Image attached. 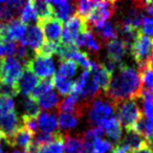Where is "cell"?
<instances>
[{"label":"cell","mask_w":153,"mask_h":153,"mask_svg":"<svg viewBox=\"0 0 153 153\" xmlns=\"http://www.w3.org/2000/svg\"><path fill=\"white\" fill-rule=\"evenodd\" d=\"M112 74L110 83L104 92L105 98L114 106L123 101L142 98V85L137 68L122 63Z\"/></svg>","instance_id":"obj_1"},{"label":"cell","mask_w":153,"mask_h":153,"mask_svg":"<svg viewBox=\"0 0 153 153\" xmlns=\"http://www.w3.org/2000/svg\"><path fill=\"white\" fill-rule=\"evenodd\" d=\"M140 99H132V100H126L115 106V115L119 120L122 127L126 130L131 129L136 122L140 119L143 115V109L140 108Z\"/></svg>","instance_id":"obj_2"},{"label":"cell","mask_w":153,"mask_h":153,"mask_svg":"<svg viewBox=\"0 0 153 153\" xmlns=\"http://www.w3.org/2000/svg\"><path fill=\"white\" fill-rule=\"evenodd\" d=\"M88 110V122L92 127H100L103 122L115 115V106L102 94L91 101Z\"/></svg>","instance_id":"obj_3"},{"label":"cell","mask_w":153,"mask_h":153,"mask_svg":"<svg viewBox=\"0 0 153 153\" xmlns=\"http://www.w3.org/2000/svg\"><path fill=\"white\" fill-rule=\"evenodd\" d=\"M117 3L114 1H99L96 9L85 19L89 30L100 28L115 13Z\"/></svg>","instance_id":"obj_4"},{"label":"cell","mask_w":153,"mask_h":153,"mask_svg":"<svg viewBox=\"0 0 153 153\" xmlns=\"http://www.w3.org/2000/svg\"><path fill=\"white\" fill-rule=\"evenodd\" d=\"M131 56L137 63V68L148 65L150 58L153 56V39L140 33L130 49Z\"/></svg>","instance_id":"obj_5"},{"label":"cell","mask_w":153,"mask_h":153,"mask_svg":"<svg viewBox=\"0 0 153 153\" xmlns=\"http://www.w3.org/2000/svg\"><path fill=\"white\" fill-rule=\"evenodd\" d=\"M88 30L85 19L78 15H74L70 19L64 23L62 26V35H61V44L70 45L74 44V40L81 34Z\"/></svg>","instance_id":"obj_6"},{"label":"cell","mask_w":153,"mask_h":153,"mask_svg":"<svg viewBox=\"0 0 153 153\" xmlns=\"http://www.w3.org/2000/svg\"><path fill=\"white\" fill-rule=\"evenodd\" d=\"M24 70V66L16 58L9 57L1 59L0 81L10 85H16Z\"/></svg>","instance_id":"obj_7"},{"label":"cell","mask_w":153,"mask_h":153,"mask_svg":"<svg viewBox=\"0 0 153 153\" xmlns=\"http://www.w3.org/2000/svg\"><path fill=\"white\" fill-rule=\"evenodd\" d=\"M26 68L30 70L37 78L45 80L55 72V64L51 58L42 57V56L35 55L25 65Z\"/></svg>","instance_id":"obj_8"},{"label":"cell","mask_w":153,"mask_h":153,"mask_svg":"<svg viewBox=\"0 0 153 153\" xmlns=\"http://www.w3.org/2000/svg\"><path fill=\"white\" fill-rule=\"evenodd\" d=\"M21 127V117H19L15 110L4 114H0V133L3 135V140L11 137Z\"/></svg>","instance_id":"obj_9"},{"label":"cell","mask_w":153,"mask_h":153,"mask_svg":"<svg viewBox=\"0 0 153 153\" xmlns=\"http://www.w3.org/2000/svg\"><path fill=\"white\" fill-rule=\"evenodd\" d=\"M19 43L24 46H28L36 53L44 43V36L41 27L38 24H30L26 26L24 37Z\"/></svg>","instance_id":"obj_10"},{"label":"cell","mask_w":153,"mask_h":153,"mask_svg":"<svg viewBox=\"0 0 153 153\" xmlns=\"http://www.w3.org/2000/svg\"><path fill=\"white\" fill-rule=\"evenodd\" d=\"M39 26L41 27L43 36L45 37L46 41L48 42H60L62 35V22L56 18L51 17L49 19L43 20L38 22Z\"/></svg>","instance_id":"obj_11"},{"label":"cell","mask_w":153,"mask_h":153,"mask_svg":"<svg viewBox=\"0 0 153 153\" xmlns=\"http://www.w3.org/2000/svg\"><path fill=\"white\" fill-rule=\"evenodd\" d=\"M53 9V18L58 19L59 21L65 23L68 19L74 15L76 12V1H61V0H55V1H48Z\"/></svg>","instance_id":"obj_12"},{"label":"cell","mask_w":153,"mask_h":153,"mask_svg":"<svg viewBox=\"0 0 153 153\" xmlns=\"http://www.w3.org/2000/svg\"><path fill=\"white\" fill-rule=\"evenodd\" d=\"M39 83V79L30 71L28 68L24 67V70L20 76L19 81L17 82L16 86L19 94H22L23 96L28 97L33 92V90L36 88V86Z\"/></svg>","instance_id":"obj_13"},{"label":"cell","mask_w":153,"mask_h":153,"mask_svg":"<svg viewBox=\"0 0 153 153\" xmlns=\"http://www.w3.org/2000/svg\"><path fill=\"white\" fill-rule=\"evenodd\" d=\"M74 44L76 45L78 48L86 47L87 51L94 56L99 55V53H100V51H101V44L99 43L98 39L94 37V35L92 34L91 30H87L86 32H84L83 34L78 36V38L74 40Z\"/></svg>","instance_id":"obj_14"},{"label":"cell","mask_w":153,"mask_h":153,"mask_svg":"<svg viewBox=\"0 0 153 153\" xmlns=\"http://www.w3.org/2000/svg\"><path fill=\"white\" fill-rule=\"evenodd\" d=\"M99 42L108 43L112 40H115L119 36V25L117 23H113L111 21H107L100 28L91 30Z\"/></svg>","instance_id":"obj_15"},{"label":"cell","mask_w":153,"mask_h":153,"mask_svg":"<svg viewBox=\"0 0 153 153\" xmlns=\"http://www.w3.org/2000/svg\"><path fill=\"white\" fill-rule=\"evenodd\" d=\"M100 127L106 133V135L112 140L114 146L121 142L122 136H123V130H122V126L119 120L117 119V115L109 117L108 120L103 122Z\"/></svg>","instance_id":"obj_16"},{"label":"cell","mask_w":153,"mask_h":153,"mask_svg":"<svg viewBox=\"0 0 153 153\" xmlns=\"http://www.w3.org/2000/svg\"><path fill=\"white\" fill-rule=\"evenodd\" d=\"M119 144H121L122 146L125 147L129 152L138 150V149H142L149 145L147 140H145L142 135L136 133L133 129L126 130L125 136H124V138H122Z\"/></svg>","instance_id":"obj_17"},{"label":"cell","mask_w":153,"mask_h":153,"mask_svg":"<svg viewBox=\"0 0 153 153\" xmlns=\"http://www.w3.org/2000/svg\"><path fill=\"white\" fill-rule=\"evenodd\" d=\"M38 131L43 133H53L58 129V117L53 112H40L37 117Z\"/></svg>","instance_id":"obj_18"},{"label":"cell","mask_w":153,"mask_h":153,"mask_svg":"<svg viewBox=\"0 0 153 153\" xmlns=\"http://www.w3.org/2000/svg\"><path fill=\"white\" fill-rule=\"evenodd\" d=\"M5 142H7V145L12 147H18V148L26 150L33 142V134L24 127H21L11 137L7 138Z\"/></svg>","instance_id":"obj_19"},{"label":"cell","mask_w":153,"mask_h":153,"mask_svg":"<svg viewBox=\"0 0 153 153\" xmlns=\"http://www.w3.org/2000/svg\"><path fill=\"white\" fill-rule=\"evenodd\" d=\"M107 57L106 60L110 62H113L115 64H122V60L125 57L127 49L124 46V44L121 42V40H112L106 44Z\"/></svg>","instance_id":"obj_20"},{"label":"cell","mask_w":153,"mask_h":153,"mask_svg":"<svg viewBox=\"0 0 153 153\" xmlns=\"http://www.w3.org/2000/svg\"><path fill=\"white\" fill-rule=\"evenodd\" d=\"M21 117H37L40 114V107L37 100L32 97H24L20 101Z\"/></svg>","instance_id":"obj_21"},{"label":"cell","mask_w":153,"mask_h":153,"mask_svg":"<svg viewBox=\"0 0 153 153\" xmlns=\"http://www.w3.org/2000/svg\"><path fill=\"white\" fill-rule=\"evenodd\" d=\"M35 153H64V133L59 132L51 143L37 146Z\"/></svg>","instance_id":"obj_22"},{"label":"cell","mask_w":153,"mask_h":153,"mask_svg":"<svg viewBox=\"0 0 153 153\" xmlns=\"http://www.w3.org/2000/svg\"><path fill=\"white\" fill-rule=\"evenodd\" d=\"M51 81H53V86L57 89L59 94L67 97L71 94L72 86H74V81L71 79H67V78H64L60 74H55Z\"/></svg>","instance_id":"obj_23"},{"label":"cell","mask_w":153,"mask_h":153,"mask_svg":"<svg viewBox=\"0 0 153 153\" xmlns=\"http://www.w3.org/2000/svg\"><path fill=\"white\" fill-rule=\"evenodd\" d=\"M64 150L65 153H80L82 151V134L70 135L64 133Z\"/></svg>","instance_id":"obj_24"},{"label":"cell","mask_w":153,"mask_h":153,"mask_svg":"<svg viewBox=\"0 0 153 153\" xmlns=\"http://www.w3.org/2000/svg\"><path fill=\"white\" fill-rule=\"evenodd\" d=\"M140 79L142 91L152 92L153 91V69L148 65L142 68H137Z\"/></svg>","instance_id":"obj_25"},{"label":"cell","mask_w":153,"mask_h":153,"mask_svg":"<svg viewBox=\"0 0 153 153\" xmlns=\"http://www.w3.org/2000/svg\"><path fill=\"white\" fill-rule=\"evenodd\" d=\"M32 2L38 22L53 17V9H51L48 1H40L39 0V1H32Z\"/></svg>","instance_id":"obj_26"},{"label":"cell","mask_w":153,"mask_h":153,"mask_svg":"<svg viewBox=\"0 0 153 153\" xmlns=\"http://www.w3.org/2000/svg\"><path fill=\"white\" fill-rule=\"evenodd\" d=\"M79 119L74 114L60 113L58 117V127H60L65 133H69L70 130L74 129L78 125Z\"/></svg>","instance_id":"obj_27"},{"label":"cell","mask_w":153,"mask_h":153,"mask_svg":"<svg viewBox=\"0 0 153 153\" xmlns=\"http://www.w3.org/2000/svg\"><path fill=\"white\" fill-rule=\"evenodd\" d=\"M38 104L39 107L43 110H51L53 108L58 107L60 103V98L59 94H56V92H48V94H45L44 96L40 97L38 99Z\"/></svg>","instance_id":"obj_28"},{"label":"cell","mask_w":153,"mask_h":153,"mask_svg":"<svg viewBox=\"0 0 153 153\" xmlns=\"http://www.w3.org/2000/svg\"><path fill=\"white\" fill-rule=\"evenodd\" d=\"M131 129H133L136 133L142 135L145 140H147V142H148L149 138L151 137V135H152V133H153V126L151 125L146 120V117H140Z\"/></svg>","instance_id":"obj_29"},{"label":"cell","mask_w":153,"mask_h":153,"mask_svg":"<svg viewBox=\"0 0 153 153\" xmlns=\"http://www.w3.org/2000/svg\"><path fill=\"white\" fill-rule=\"evenodd\" d=\"M78 100L74 98L72 94L65 97L58 105V112L59 113H69V114H74L78 105Z\"/></svg>","instance_id":"obj_30"},{"label":"cell","mask_w":153,"mask_h":153,"mask_svg":"<svg viewBox=\"0 0 153 153\" xmlns=\"http://www.w3.org/2000/svg\"><path fill=\"white\" fill-rule=\"evenodd\" d=\"M19 20L23 24H25V25L26 24L30 25V24H33L34 22H38L32 1H27V2L24 3L23 7H22L21 14L19 16Z\"/></svg>","instance_id":"obj_31"},{"label":"cell","mask_w":153,"mask_h":153,"mask_svg":"<svg viewBox=\"0 0 153 153\" xmlns=\"http://www.w3.org/2000/svg\"><path fill=\"white\" fill-rule=\"evenodd\" d=\"M98 2L99 1H86V0H81L76 2V15L82 17L83 19H86L90 15V13L96 9Z\"/></svg>","instance_id":"obj_32"},{"label":"cell","mask_w":153,"mask_h":153,"mask_svg":"<svg viewBox=\"0 0 153 153\" xmlns=\"http://www.w3.org/2000/svg\"><path fill=\"white\" fill-rule=\"evenodd\" d=\"M78 66L71 60H66V61H61L59 65V69L56 74H60V76L67 78V79H71L74 76H76Z\"/></svg>","instance_id":"obj_33"},{"label":"cell","mask_w":153,"mask_h":153,"mask_svg":"<svg viewBox=\"0 0 153 153\" xmlns=\"http://www.w3.org/2000/svg\"><path fill=\"white\" fill-rule=\"evenodd\" d=\"M142 99L144 100V113L146 115V120L153 126V96L152 92L142 91Z\"/></svg>","instance_id":"obj_34"},{"label":"cell","mask_w":153,"mask_h":153,"mask_svg":"<svg viewBox=\"0 0 153 153\" xmlns=\"http://www.w3.org/2000/svg\"><path fill=\"white\" fill-rule=\"evenodd\" d=\"M53 81L51 79H45V80H42L38 83V85L36 86L33 92L30 94V96L28 97H32L33 99L35 100H38L40 97L44 96L45 94H48L53 90Z\"/></svg>","instance_id":"obj_35"},{"label":"cell","mask_w":153,"mask_h":153,"mask_svg":"<svg viewBox=\"0 0 153 153\" xmlns=\"http://www.w3.org/2000/svg\"><path fill=\"white\" fill-rule=\"evenodd\" d=\"M60 43L57 42H48V41H45L42 44V46L38 49V51L35 53V55L42 56V57H47L51 58L53 55H57L58 48H59Z\"/></svg>","instance_id":"obj_36"},{"label":"cell","mask_w":153,"mask_h":153,"mask_svg":"<svg viewBox=\"0 0 153 153\" xmlns=\"http://www.w3.org/2000/svg\"><path fill=\"white\" fill-rule=\"evenodd\" d=\"M18 47V42L13 41H1L0 42V59H4L15 56Z\"/></svg>","instance_id":"obj_37"},{"label":"cell","mask_w":153,"mask_h":153,"mask_svg":"<svg viewBox=\"0 0 153 153\" xmlns=\"http://www.w3.org/2000/svg\"><path fill=\"white\" fill-rule=\"evenodd\" d=\"M14 110H15V102L13 98L0 96V114H4Z\"/></svg>","instance_id":"obj_38"},{"label":"cell","mask_w":153,"mask_h":153,"mask_svg":"<svg viewBox=\"0 0 153 153\" xmlns=\"http://www.w3.org/2000/svg\"><path fill=\"white\" fill-rule=\"evenodd\" d=\"M18 94L19 92H18L16 85H10V84L0 81V96L14 98V97L18 96Z\"/></svg>","instance_id":"obj_39"},{"label":"cell","mask_w":153,"mask_h":153,"mask_svg":"<svg viewBox=\"0 0 153 153\" xmlns=\"http://www.w3.org/2000/svg\"><path fill=\"white\" fill-rule=\"evenodd\" d=\"M112 147L113 146L110 142L102 140V138H98L94 143V150L98 153H107L112 150Z\"/></svg>","instance_id":"obj_40"},{"label":"cell","mask_w":153,"mask_h":153,"mask_svg":"<svg viewBox=\"0 0 153 153\" xmlns=\"http://www.w3.org/2000/svg\"><path fill=\"white\" fill-rule=\"evenodd\" d=\"M140 32L143 35L153 39V17H145Z\"/></svg>","instance_id":"obj_41"},{"label":"cell","mask_w":153,"mask_h":153,"mask_svg":"<svg viewBox=\"0 0 153 153\" xmlns=\"http://www.w3.org/2000/svg\"><path fill=\"white\" fill-rule=\"evenodd\" d=\"M111 153H129V151H128L124 146H122L121 144H117L112 147Z\"/></svg>","instance_id":"obj_42"},{"label":"cell","mask_w":153,"mask_h":153,"mask_svg":"<svg viewBox=\"0 0 153 153\" xmlns=\"http://www.w3.org/2000/svg\"><path fill=\"white\" fill-rule=\"evenodd\" d=\"M129 153H153V149L148 145L147 147H144V148L138 149V150H135V151H132V152H129Z\"/></svg>","instance_id":"obj_43"},{"label":"cell","mask_w":153,"mask_h":153,"mask_svg":"<svg viewBox=\"0 0 153 153\" xmlns=\"http://www.w3.org/2000/svg\"><path fill=\"white\" fill-rule=\"evenodd\" d=\"M4 1H0V23H2V3Z\"/></svg>","instance_id":"obj_44"},{"label":"cell","mask_w":153,"mask_h":153,"mask_svg":"<svg viewBox=\"0 0 153 153\" xmlns=\"http://www.w3.org/2000/svg\"><path fill=\"white\" fill-rule=\"evenodd\" d=\"M148 144H149V146H150L151 148L153 149V133H152V135H151V137L149 138V140H148Z\"/></svg>","instance_id":"obj_45"},{"label":"cell","mask_w":153,"mask_h":153,"mask_svg":"<svg viewBox=\"0 0 153 153\" xmlns=\"http://www.w3.org/2000/svg\"><path fill=\"white\" fill-rule=\"evenodd\" d=\"M11 153H26V152H25V151H23V150H21V149H14Z\"/></svg>","instance_id":"obj_46"},{"label":"cell","mask_w":153,"mask_h":153,"mask_svg":"<svg viewBox=\"0 0 153 153\" xmlns=\"http://www.w3.org/2000/svg\"><path fill=\"white\" fill-rule=\"evenodd\" d=\"M148 66H149V67H150V68H152V69H153V56L150 58V60H149V62H148Z\"/></svg>","instance_id":"obj_47"},{"label":"cell","mask_w":153,"mask_h":153,"mask_svg":"<svg viewBox=\"0 0 153 153\" xmlns=\"http://www.w3.org/2000/svg\"><path fill=\"white\" fill-rule=\"evenodd\" d=\"M3 140V135L0 133V143H1V140Z\"/></svg>","instance_id":"obj_48"},{"label":"cell","mask_w":153,"mask_h":153,"mask_svg":"<svg viewBox=\"0 0 153 153\" xmlns=\"http://www.w3.org/2000/svg\"><path fill=\"white\" fill-rule=\"evenodd\" d=\"M0 153H2V149H1V146H0Z\"/></svg>","instance_id":"obj_49"},{"label":"cell","mask_w":153,"mask_h":153,"mask_svg":"<svg viewBox=\"0 0 153 153\" xmlns=\"http://www.w3.org/2000/svg\"><path fill=\"white\" fill-rule=\"evenodd\" d=\"M1 41H2V38H1V35H0V42H1Z\"/></svg>","instance_id":"obj_50"},{"label":"cell","mask_w":153,"mask_h":153,"mask_svg":"<svg viewBox=\"0 0 153 153\" xmlns=\"http://www.w3.org/2000/svg\"><path fill=\"white\" fill-rule=\"evenodd\" d=\"M0 64H1V59H0Z\"/></svg>","instance_id":"obj_51"}]
</instances>
